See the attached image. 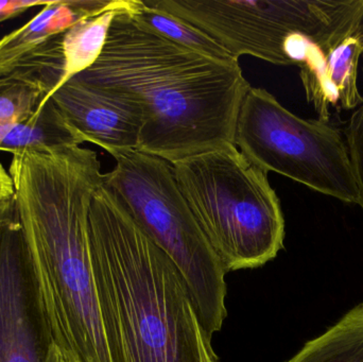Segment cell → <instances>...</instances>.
Here are the masks:
<instances>
[{
    "mask_svg": "<svg viewBox=\"0 0 363 362\" xmlns=\"http://www.w3.org/2000/svg\"><path fill=\"white\" fill-rule=\"evenodd\" d=\"M47 362H67L65 361V359L63 358V357L61 356V354H60L59 351H57V349L55 348V346H52V349H51L50 355H49L48 361Z\"/></svg>",
    "mask_w": 363,
    "mask_h": 362,
    "instance_id": "d6986e66",
    "label": "cell"
},
{
    "mask_svg": "<svg viewBox=\"0 0 363 362\" xmlns=\"http://www.w3.org/2000/svg\"><path fill=\"white\" fill-rule=\"evenodd\" d=\"M286 362H363V303Z\"/></svg>",
    "mask_w": 363,
    "mask_h": 362,
    "instance_id": "5bb4252c",
    "label": "cell"
},
{
    "mask_svg": "<svg viewBox=\"0 0 363 362\" xmlns=\"http://www.w3.org/2000/svg\"><path fill=\"white\" fill-rule=\"evenodd\" d=\"M74 78L135 104L143 116L138 150L172 164L235 145L251 89L239 63L179 46L127 11L115 15L99 59Z\"/></svg>",
    "mask_w": 363,
    "mask_h": 362,
    "instance_id": "7a4b0ae2",
    "label": "cell"
},
{
    "mask_svg": "<svg viewBox=\"0 0 363 362\" xmlns=\"http://www.w3.org/2000/svg\"><path fill=\"white\" fill-rule=\"evenodd\" d=\"M83 140L66 123L52 100L40 102L27 119L0 127V150L14 153L27 149L80 146Z\"/></svg>",
    "mask_w": 363,
    "mask_h": 362,
    "instance_id": "7c38bea8",
    "label": "cell"
},
{
    "mask_svg": "<svg viewBox=\"0 0 363 362\" xmlns=\"http://www.w3.org/2000/svg\"><path fill=\"white\" fill-rule=\"evenodd\" d=\"M91 261L114 362H220L169 257L104 183L89 215Z\"/></svg>",
    "mask_w": 363,
    "mask_h": 362,
    "instance_id": "3957f363",
    "label": "cell"
},
{
    "mask_svg": "<svg viewBox=\"0 0 363 362\" xmlns=\"http://www.w3.org/2000/svg\"><path fill=\"white\" fill-rule=\"evenodd\" d=\"M112 157L116 165L104 174V186L178 268L199 318L213 338L228 317L226 271L182 193L172 164L138 150Z\"/></svg>",
    "mask_w": 363,
    "mask_h": 362,
    "instance_id": "5b68a950",
    "label": "cell"
},
{
    "mask_svg": "<svg viewBox=\"0 0 363 362\" xmlns=\"http://www.w3.org/2000/svg\"><path fill=\"white\" fill-rule=\"evenodd\" d=\"M131 14L140 23L179 46L218 61L238 63V60L235 59L204 32L174 15L149 6L146 0H138V10Z\"/></svg>",
    "mask_w": 363,
    "mask_h": 362,
    "instance_id": "9a60e30c",
    "label": "cell"
},
{
    "mask_svg": "<svg viewBox=\"0 0 363 362\" xmlns=\"http://www.w3.org/2000/svg\"><path fill=\"white\" fill-rule=\"evenodd\" d=\"M9 174L53 346L67 362H114L89 246V208L104 183L97 153L27 149L13 154Z\"/></svg>",
    "mask_w": 363,
    "mask_h": 362,
    "instance_id": "6da1fadb",
    "label": "cell"
},
{
    "mask_svg": "<svg viewBox=\"0 0 363 362\" xmlns=\"http://www.w3.org/2000/svg\"><path fill=\"white\" fill-rule=\"evenodd\" d=\"M52 346L13 202L0 213V362H47Z\"/></svg>",
    "mask_w": 363,
    "mask_h": 362,
    "instance_id": "ba28073f",
    "label": "cell"
},
{
    "mask_svg": "<svg viewBox=\"0 0 363 362\" xmlns=\"http://www.w3.org/2000/svg\"><path fill=\"white\" fill-rule=\"evenodd\" d=\"M235 146L262 171L277 172L350 204L359 193L340 132L323 120H306L266 89L245 94L235 128Z\"/></svg>",
    "mask_w": 363,
    "mask_h": 362,
    "instance_id": "52a82bcc",
    "label": "cell"
},
{
    "mask_svg": "<svg viewBox=\"0 0 363 362\" xmlns=\"http://www.w3.org/2000/svg\"><path fill=\"white\" fill-rule=\"evenodd\" d=\"M50 99L83 142L97 145L111 155L138 150L143 116L132 102L74 78L59 87Z\"/></svg>",
    "mask_w": 363,
    "mask_h": 362,
    "instance_id": "9c48e42d",
    "label": "cell"
},
{
    "mask_svg": "<svg viewBox=\"0 0 363 362\" xmlns=\"http://www.w3.org/2000/svg\"><path fill=\"white\" fill-rule=\"evenodd\" d=\"M14 202V184L9 171L0 164V213Z\"/></svg>",
    "mask_w": 363,
    "mask_h": 362,
    "instance_id": "ac0fdd59",
    "label": "cell"
},
{
    "mask_svg": "<svg viewBox=\"0 0 363 362\" xmlns=\"http://www.w3.org/2000/svg\"><path fill=\"white\" fill-rule=\"evenodd\" d=\"M347 146L359 193L358 205L363 210V103L350 119L347 128Z\"/></svg>",
    "mask_w": 363,
    "mask_h": 362,
    "instance_id": "e0dca14e",
    "label": "cell"
},
{
    "mask_svg": "<svg viewBox=\"0 0 363 362\" xmlns=\"http://www.w3.org/2000/svg\"><path fill=\"white\" fill-rule=\"evenodd\" d=\"M123 0H59L47 6L29 23L0 40V77L12 74L19 64L77 21L121 4Z\"/></svg>",
    "mask_w": 363,
    "mask_h": 362,
    "instance_id": "8fae6325",
    "label": "cell"
},
{
    "mask_svg": "<svg viewBox=\"0 0 363 362\" xmlns=\"http://www.w3.org/2000/svg\"><path fill=\"white\" fill-rule=\"evenodd\" d=\"M199 227L226 273L255 269L284 248L285 218L268 174L235 145L172 163Z\"/></svg>",
    "mask_w": 363,
    "mask_h": 362,
    "instance_id": "277c9868",
    "label": "cell"
},
{
    "mask_svg": "<svg viewBox=\"0 0 363 362\" xmlns=\"http://www.w3.org/2000/svg\"><path fill=\"white\" fill-rule=\"evenodd\" d=\"M363 55V27L333 49L317 69H301L307 100L328 123L330 106L353 110L363 103L358 89V65Z\"/></svg>",
    "mask_w": 363,
    "mask_h": 362,
    "instance_id": "30bf717a",
    "label": "cell"
},
{
    "mask_svg": "<svg viewBox=\"0 0 363 362\" xmlns=\"http://www.w3.org/2000/svg\"><path fill=\"white\" fill-rule=\"evenodd\" d=\"M213 38L236 60L289 65L284 45L304 36L325 55L363 27V0H146Z\"/></svg>",
    "mask_w": 363,
    "mask_h": 362,
    "instance_id": "8992f818",
    "label": "cell"
},
{
    "mask_svg": "<svg viewBox=\"0 0 363 362\" xmlns=\"http://www.w3.org/2000/svg\"><path fill=\"white\" fill-rule=\"evenodd\" d=\"M12 18V16H10V15H4L0 14V23L4 21H6V19Z\"/></svg>",
    "mask_w": 363,
    "mask_h": 362,
    "instance_id": "ffe728a7",
    "label": "cell"
},
{
    "mask_svg": "<svg viewBox=\"0 0 363 362\" xmlns=\"http://www.w3.org/2000/svg\"><path fill=\"white\" fill-rule=\"evenodd\" d=\"M138 6V0H123L121 6L85 17L64 32L62 38L65 60L63 84L91 67L99 59L115 15L123 11L135 13Z\"/></svg>",
    "mask_w": 363,
    "mask_h": 362,
    "instance_id": "4fadbf2b",
    "label": "cell"
},
{
    "mask_svg": "<svg viewBox=\"0 0 363 362\" xmlns=\"http://www.w3.org/2000/svg\"><path fill=\"white\" fill-rule=\"evenodd\" d=\"M46 95L40 84L17 74L0 77V127L31 116Z\"/></svg>",
    "mask_w": 363,
    "mask_h": 362,
    "instance_id": "2e32d148",
    "label": "cell"
}]
</instances>
